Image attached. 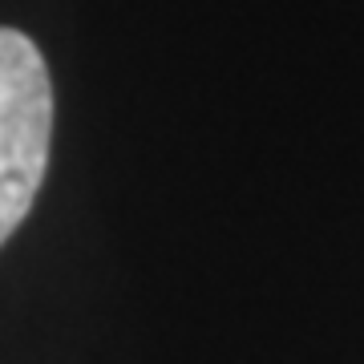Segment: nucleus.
<instances>
[{"instance_id": "1", "label": "nucleus", "mask_w": 364, "mask_h": 364, "mask_svg": "<svg viewBox=\"0 0 364 364\" xmlns=\"http://www.w3.org/2000/svg\"><path fill=\"white\" fill-rule=\"evenodd\" d=\"M53 142V81L25 33L0 28V247L37 198Z\"/></svg>"}]
</instances>
